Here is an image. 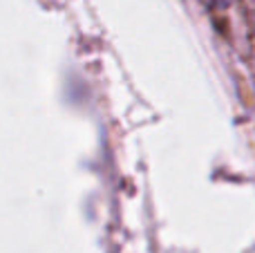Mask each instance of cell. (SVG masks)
<instances>
[{
	"instance_id": "6da1fadb",
	"label": "cell",
	"mask_w": 255,
	"mask_h": 253,
	"mask_svg": "<svg viewBox=\"0 0 255 253\" xmlns=\"http://www.w3.org/2000/svg\"><path fill=\"white\" fill-rule=\"evenodd\" d=\"M204 2H206L208 7H213V9H226L231 4V0H204Z\"/></svg>"
}]
</instances>
